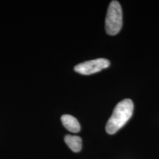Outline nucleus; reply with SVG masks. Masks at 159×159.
<instances>
[{
	"mask_svg": "<svg viewBox=\"0 0 159 159\" xmlns=\"http://www.w3.org/2000/svg\"><path fill=\"white\" fill-rule=\"evenodd\" d=\"M109 66L110 61L108 59L97 58L79 63L78 65L75 66V71L79 74L89 75L108 68Z\"/></svg>",
	"mask_w": 159,
	"mask_h": 159,
	"instance_id": "7ed1b4c3",
	"label": "nucleus"
},
{
	"mask_svg": "<svg viewBox=\"0 0 159 159\" xmlns=\"http://www.w3.org/2000/svg\"><path fill=\"white\" fill-rule=\"evenodd\" d=\"M122 27V11L120 4L112 1L108 6L105 18V31L110 35L118 34Z\"/></svg>",
	"mask_w": 159,
	"mask_h": 159,
	"instance_id": "f03ea898",
	"label": "nucleus"
},
{
	"mask_svg": "<svg viewBox=\"0 0 159 159\" xmlns=\"http://www.w3.org/2000/svg\"><path fill=\"white\" fill-rule=\"evenodd\" d=\"M64 141L73 152H78L82 149V139L80 136L66 135L64 138Z\"/></svg>",
	"mask_w": 159,
	"mask_h": 159,
	"instance_id": "39448f33",
	"label": "nucleus"
},
{
	"mask_svg": "<svg viewBox=\"0 0 159 159\" xmlns=\"http://www.w3.org/2000/svg\"><path fill=\"white\" fill-rule=\"evenodd\" d=\"M134 112V102L130 99H125L116 105L112 115L105 126L108 134H114L122 128L132 116Z\"/></svg>",
	"mask_w": 159,
	"mask_h": 159,
	"instance_id": "f257e3e1",
	"label": "nucleus"
},
{
	"mask_svg": "<svg viewBox=\"0 0 159 159\" xmlns=\"http://www.w3.org/2000/svg\"><path fill=\"white\" fill-rule=\"evenodd\" d=\"M61 122L66 129L72 133H78L80 130V125L77 119L71 115L64 114L61 116Z\"/></svg>",
	"mask_w": 159,
	"mask_h": 159,
	"instance_id": "20e7f679",
	"label": "nucleus"
}]
</instances>
